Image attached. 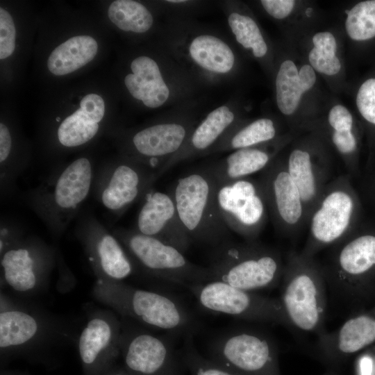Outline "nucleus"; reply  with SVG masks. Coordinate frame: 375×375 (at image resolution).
I'll return each instance as SVG.
<instances>
[{"label": "nucleus", "instance_id": "nucleus-30", "mask_svg": "<svg viewBox=\"0 0 375 375\" xmlns=\"http://www.w3.org/2000/svg\"><path fill=\"white\" fill-rule=\"evenodd\" d=\"M99 130V124L89 122L76 110L60 123L56 135L61 146L74 148L92 140Z\"/></svg>", "mask_w": 375, "mask_h": 375}, {"label": "nucleus", "instance_id": "nucleus-15", "mask_svg": "<svg viewBox=\"0 0 375 375\" xmlns=\"http://www.w3.org/2000/svg\"><path fill=\"white\" fill-rule=\"evenodd\" d=\"M53 250L35 237H24L1 255L5 282L18 292H29L47 276Z\"/></svg>", "mask_w": 375, "mask_h": 375}, {"label": "nucleus", "instance_id": "nucleus-12", "mask_svg": "<svg viewBox=\"0 0 375 375\" xmlns=\"http://www.w3.org/2000/svg\"><path fill=\"white\" fill-rule=\"evenodd\" d=\"M217 204L228 228L246 241H255L268 218V207L258 180L251 177L218 185Z\"/></svg>", "mask_w": 375, "mask_h": 375}, {"label": "nucleus", "instance_id": "nucleus-38", "mask_svg": "<svg viewBox=\"0 0 375 375\" xmlns=\"http://www.w3.org/2000/svg\"><path fill=\"white\" fill-rule=\"evenodd\" d=\"M24 237L23 228L19 222L8 217H2L0 222L1 255Z\"/></svg>", "mask_w": 375, "mask_h": 375}, {"label": "nucleus", "instance_id": "nucleus-17", "mask_svg": "<svg viewBox=\"0 0 375 375\" xmlns=\"http://www.w3.org/2000/svg\"><path fill=\"white\" fill-rule=\"evenodd\" d=\"M126 367L138 375H177L176 352L165 337L143 331L122 333Z\"/></svg>", "mask_w": 375, "mask_h": 375}, {"label": "nucleus", "instance_id": "nucleus-45", "mask_svg": "<svg viewBox=\"0 0 375 375\" xmlns=\"http://www.w3.org/2000/svg\"><path fill=\"white\" fill-rule=\"evenodd\" d=\"M112 375H123V374H112Z\"/></svg>", "mask_w": 375, "mask_h": 375}, {"label": "nucleus", "instance_id": "nucleus-3", "mask_svg": "<svg viewBox=\"0 0 375 375\" xmlns=\"http://www.w3.org/2000/svg\"><path fill=\"white\" fill-rule=\"evenodd\" d=\"M214 248L208 266L212 281L254 292L281 283L285 261L277 249L256 240H228Z\"/></svg>", "mask_w": 375, "mask_h": 375}, {"label": "nucleus", "instance_id": "nucleus-41", "mask_svg": "<svg viewBox=\"0 0 375 375\" xmlns=\"http://www.w3.org/2000/svg\"><path fill=\"white\" fill-rule=\"evenodd\" d=\"M260 3L268 14L278 19L288 17L295 5L293 0H262Z\"/></svg>", "mask_w": 375, "mask_h": 375}, {"label": "nucleus", "instance_id": "nucleus-28", "mask_svg": "<svg viewBox=\"0 0 375 375\" xmlns=\"http://www.w3.org/2000/svg\"><path fill=\"white\" fill-rule=\"evenodd\" d=\"M306 92L294 62L290 60L283 62L276 78V103L280 111L285 115L293 114Z\"/></svg>", "mask_w": 375, "mask_h": 375}, {"label": "nucleus", "instance_id": "nucleus-36", "mask_svg": "<svg viewBox=\"0 0 375 375\" xmlns=\"http://www.w3.org/2000/svg\"><path fill=\"white\" fill-rule=\"evenodd\" d=\"M356 101L362 117L375 125V78L366 80L360 85Z\"/></svg>", "mask_w": 375, "mask_h": 375}, {"label": "nucleus", "instance_id": "nucleus-22", "mask_svg": "<svg viewBox=\"0 0 375 375\" xmlns=\"http://www.w3.org/2000/svg\"><path fill=\"white\" fill-rule=\"evenodd\" d=\"M121 327L112 316L97 315L91 318L78 339V351L83 363L93 364L107 351H115L121 342Z\"/></svg>", "mask_w": 375, "mask_h": 375}, {"label": "nucleus", "instance_id": "nucleus-4", "mask_svg": "<svg viewBox=\"0 0 375 375\" xmlns=\"http://www.w3.org/2000/svg\"><path fill=\"white\" fill-rule=\"evenodd\" d=\"M217 188L208 167L188 172L178 178L168 191L192 240L214 247L230 240L231 231L218 210Z\"/></svg>", "mask_w": 375, "mask_h": 375}, {"label": "nucleus", "instance_id": "nucleus-1", "mask_svg": "<svg viewBox=\"0 0 375 375\" xmlns=\"http://www.w3.org/2000/svg\"><path fill=\"white\" fill-rule=\"evenodd\" d=\"M94 176L91 160L78 158L53 169L26 193V202L49 230L60 237L78 215L92 192Z\"/></svg>", "mask_w": 375, "mask_h": 375}, {"label": "nucleus", "instance_id": "nucleus-40", "mask_svg": "<svg viewBox=\"0 0 375 375\" xmlns=\"http://www.w3.org/2000/svg\"><path fill=\"white\" fill-rule=\"evenodd\" d=\"M328 123L333 131L353 129V117L348 109L342 105H336L331 109Z\"/></svg>", "mask_w": 375, "mask_h": 375}, {"label": "nucleus", "instance_id": "nucleus-6", "mask_svg": "<svg viewBox=\"0 0 375 375\" xmlns=\"http://www.w3.org/2000/svg\"><path fill=\"white\" fill-rule=\"evenodd\" d=\"M113 234L119 239L135 267L161 280L183 285L212 281L208 267L191 262L175 247L144 235L135 230L117 228Z\"/></svg>", "mask_w": 375, "mask_h": 375}, {"label": "nucleus", "instance_id": "nucleus-31", "mask_svg": "<svg viewBox=\"0 0 375 375\" xmlns=\"http://www.w3.org/2000/svg\"><path fill=\"white\" fill-rule=\"evenodd\" d=\"M276 135L274 122L268 118L256 119L235 131L224 142L223 148L240 149L272 141Z\"/></svg>", "mask_w": 375, "mask_h": 375}, {"label": "nucleus", "instance_id": "nucleus-27", "mask_svg": "<svg viewBox=\"0 0 375 375\" xmlns=\"http://www.w3.org/2000/svg\"><path fill=\"white\" fill-rule=\"evenodd\" d=\"M39 329L38 322L31 315L18 310L0 313V347L10 348L24 344L34 338Z\"/></svg>", "mask_w": 375, "mask_h": 375}, {"label": "nucleus", "instance_id": "nucleus-7", "mask_svg": "<svg viewBox=\"0 0 375 375\" xmlns=\"http://www.w3.org/2000/svg\"><path fill=\"white\" fill-rule=\"evenodd\" d=\"M357 200L349 177L340 175L326 186L307 222V240L301 252L315 258L353 231Z\"/></svg>", "mask_w": 375, "mask_h": 375}, {"label": "nucleus", "instance_id": "nucleus-21", "mask_svg": "<svg viewBox=\"0 0 375 375\" xmlns=\"http://www.w3.org/2000/svg\"><path fill=\"white\" fill-rule=\"evenodd\" d=\"M124 83L135 99L142 101L144 106L156 108L162 106L168 99L169 90L162 77L158 64L147 56L135 58Z\"/></svg>", "mask_w": 375, "mask_h": 375}, {"label": "nucleus", "instance_id": "nucleus-14", "mask_svg": "<svg viewBox=\"0 0 375 375\" xmlns=\"http://www.w3.org/2000/svg\"><path fill=\"white\" fill-rule=\"evenodd\" d=\"M74 233L99 279L121 281L133 273L135 265L121 242L93 215L80 216Z\"/></svg>", "mask_w": 375, "mask_h": 375}, {"label": "nucleus", "instance_id": "nucleus-26", "mask_svg": "<svg viewBox=\"0 0 375 375\" xmlns=\"http://www.w3.org/2000/svg\"><path fill=\"white\" fill-rule=\"evenodd\" d=\"M189 52L201 67L215 73H227L233 68L235 56L231 48L219 38L202 35L190 43Z\"/></svg>", "mask_w": 375, "mask_h": 375}, {"label": "nucleus", "instance_id": "nucleus-29", "mask_svg": "<svg viewBox=\"0 0 375 375\" xmlns=\"http://www.w3.org/2000/svg\"><path fill=\"white\" fill-rule=\"evenodd\" d=\"M110 21L125 31L142 33L151 27L152 15L142 3L132 0H117L108 10Z\"/></svg>", "mask_w": 375, "mask_h": 375}, {"label": "nucleus", "instance_id": "nucleus-16", "mask_svg": "<svg viewBox=\"0 0 375 375\" xmlns=\"http://www.w3.org/2000/svg\"><path fill=\"white\" fill-rule=\"evenodd\" d=\"M185 253L192 240L183 226L170 194L151 188L142 198L133 228Z\"/></svg>", "mask_w": 375, "mask_h": 375}, {"label": "nucleus", "instance_id": "nucleus-13", "mask_svg": "<svg viewBox=\"0 0 375 375\" xmlns=\"http://www.w3.org/2000/svg\"><path fill=\"white\" fill-rule=\"evenodd\" d=\"M258 181L275 228L285 237H296L306 226L307 218L302 197L285 161L273 160L260 172Z\"/></svg>", "mask_w": 375, "mask_h": 375}, {"label": "nucleus", "instance_id": "nucleus-18", "mask_svg": "<svg viewBox=\"0 0 375 375\" xmlns=\"http://www.w3.org/2000/svg\"><path fill=\"white\" fill-rule=\"evenodd\" d=\"M188 128L182 123L165 122L136 132L130 140L131 159L160 172L163 166L184 146Z\"/></svg>", "mask_w": 375, "mask_h": 375}, {"label": "nucleus", "instance_id": "nucleus-39", "mask_svg": "<svg viewBox=\"0 0 375 375\" xmlns=\"http://www.w3.org/2000/svg\"><path fill=\"white\" fill-rule=\"evenodd\" d=\"M77 110L89 122L99 124L105 113L104 101L99 95L89 94L82 99Z\"/></svg>", "mask_w": 375, "mask_h": 375}, {"label": "nucleus", "instance_id": "nucleus-10", "mask_svg": "<svg viewBox=\"0 0 375 375\" xmlns=\"http://www.w3.org/2000/svg\"><path fill=\"white\" fill-rule=\"evenodd\" d=\"M328 249L320 263L328 293L344 303L356 293L360 281L375 268V235L352 231Z\"/></svg>", "mask_w": 375, "mask_h": 375}, {"label": "nucleus", "instance_id": "nucleus-19", "mask_svg": "<svg viewBox=\"0 0 375 375\" xmlns=\"http://www.w3.org/2000/svg\"><path fill=\"white\" fill-rule=\"evenodd\" d=\"M312 153L305 147H296L285 160L288 172L302 197L307 222L324 190L331 181L332 169L327 160Z\"/></svg>", "mask_w": 375, "mask_h": 375}, {"label": "nucleus", "instance_id": "nucleus-9", "mask_svg": "<svg viewBox=\"0 0 375 375\" xmlns=\"http://www.w3.org/2000/svg\"><path fill=\"white\" fill-rule=\"evenodd\" d=\"M188 288L200 306L209 311L249 322L291 327L278 299L241 290L219 281L194 284Z\"/></svg>", "mask_w": 375, "mask_h": 375}, {"label": "nucleus", "instance_id": "nucleus-23", "mask_svg": "<svg viewBox=\"0 0 375 375\" xmlns=\"http://www.w3.org/2000/svg\"><path fill=\"white\" fill-rule=\"evenodd\" d=\"M234 119L233 112L226 106L210 112L193 131L188 141V147H184L163 166L160 174L162 175L178 162L209 149L225 133Z\"/></svg>", "mask_w": 375, "mask_h": 375}, {"label": "nucleus", "instance_id": "nucleus-34", "mask_svg": "<svg viewBox=\"0 0 375 375\" xmlns=\"http://www.w3.org/2000/svg\"><path fill=\"white\" fill-rule=\"evenodd\" d=\"M229 26L238 43L246 49L251 48L254 56L260 58L267 51V46L260 29L251 17L237 12L228 19Z\"/></svg>", "mask_w": 375, "mask_h": 375}, {"label": "nucleus", "instance_id": "nucleus-25", "mask_svg": "<svg viewBox=\"0 0 375 375\" xmlns=\"http://www.w3.org/2000/svg\"><path fill=\"white\" fill-rule=\"evenodd\" d=\"M98 44L88 35H78L60 44L50 54L47 67L54 75L72 73L90 62L96 56Z\"/></svg>", "mask_w": 375, "mask_h": 375}, {"label": "nucleus", "instance_id": "nucleus-20", "mask_svg": "<svg viewBox=\"0 0 375 375\" xmlns=\"http://www.w3.org/2000/svg\"><path fill=\"white\" fill-rule=\"evenodd\" d=\"M319 335V352L331 362H338L375 341V318L365 315L353 317L335 331Z\"/></svg>", "mask_w": 375, "mask_h": 375}, {"label": "nucleus", "instance_id": "nucleus-32", "mask_svg": "<svg viewBox=\"0 0 375 375\" xmlns=\"http://www.w3.org/2000/svg\"><path fill=\"white\" fill-rule=\"evenodd\" d=\"M314 47L308 58L310 66L319 73L335 75L341 68V63L335 55L337 44L335 37L330 32H319L312 38Z\"/></svg>", "mask_w": 375, "mask_h": 375}, {"label": "nucleus", "instance_id": "nucleus-35", "mask_svg": "<svg viewBox=\"0 0 375 375\" xmlns=\"http://www.w3.org/2000/svg\"><path fill=\"white\" fill-rule=\"evenodd\" d=\"M183 360L192 375H241L201 356L194 345L192 333L186 335L183 346Z\"/></svg>", "mask_w": 375, "mask_h": 375}, {"label": "nucleus", "instance_id": "nucleus-24", "mask_svg": "<svg viewBox=\"0 0 375 375\" xmlns=\"http://www.w3.org/2000/svg\"><path fill=\"white\" fill-rule=\"evenodd\" d=\"M273 161L272 153L252 147L235 150L210 167L218 185L261 172Z\"/></svg>", "mask_w": 375, "mask_h": 375}, {"label": "nucleus", "instance_id": "nucleus-42", "mask_svg": "<svg viewBox=\"0 0 375 375\" xmlns=\"http://www.w3.org/2000/svg\"><path fill=\"white\" fill-rule=\"evenodd\" d=\"M299 77L306 91L313 87L317 78L314 69L309 65H303L301 67Z\"/></svg>", "mask_w": 375, "mask_h": 375}, {"label": "nucleus", "instance_id": "nucleus-43", "mask_svg": "<svg viewBox=\"0 0 375 375\" xmlns=\"http://www.w3.org/2000/svg\"><path fill=\"white\" fill-rule=\"evenodd\" d=\"M372 360L369 356H364L360 361L361 375H372Z\"/></svg>", "mask_w": 375, "mask_h": 375}, {"label": "nucleus", "instance_id": "nucleus-33", "mask_svg": "<svg viewBox=\"0 0 375 375\" xmlns=\"http://www.w3.org/2000/svg\"><path fill=\"white\" fill-rule=\"evenodd\" d=\"M346 12L345 28L349 38L362 41L375 37V0L360 1Z\"/></svg>", "mask_w": 375, "mask_h": 375}, {"label": "nucleus", "instance_id": "nucleus-5", "mask_svg": "<svg viewBox=\"0 0 375 375\" xmlns=\"http://www.w3.org/2000/svg\"><path fill=\"white\" fill-rule=\"evenodd\" d=\"M97 288V293L110 306L145 325L173 334L193 333V317L180 301L169 294L102 279L98 280Z\"/></svg>", "mask_w": 375, "mask_h": 375}, {"label": "nucleus", "instance_id": "nucleus-46", "mask_svg": "<svg viewBox=\"0 0 375 375\" xmlns=\"http://www.w3.org/2000/svg\"><path fill=\"white\" fill-rule=\"evenodd\" d=\"M326 375H331V374H326Z\"/></svg>", "mask_w": 375, "mask_h": 375}, {"label": "nucleus", "instance_id": "nucleus-8", "mask_svg": "<svg viewBox=\"0 0 375 375\" xmlns=\"http://www.w3.org/2000/svg\"><path fill=\"white\" fill-rule=\"evenodd\" d=\"M209 353L210 359L241 375H281L276 344L257 330L227 331L212 341Z\"/></svg>", "mask_w": 375, "mask_h": 375}, {"label": "nucleus", "instance_id": "nucleus-37", "mask_svg": "<svg viewBox=\"0 0 375 375\" xmlns=\"http://www.w3.org/2000/svg\"><path fill=\"white\" fill-rule=\"evenodd\" d=\"M15 28L11 15L0 8V58L10 56L15 50Z\"/></svg>", "mask_w": 375, "mask_h": 375}, {"label": "nucleus", "instance_id": "nucleus-2", "mask_svg": "<svg viewBox=\"0 0 375 375\" xmlns=\"http://www.w3.org/2000/svg\"><path fill=\"white\" fill-rule=\"evenodd\" d=\"M281 283L278 300L291 327L323 333L328 293L320 263L301 251H290Z\"/></svg>", "mask_w": 375, "mask_h": 375}, {"label": "nucleus", "instance_id": "nucleus-11", "mask_svg": "<svg viewBox=\"0 0 375 375\" xmlns=\"http://www.w3.org/2000/svg\"><path fill=\"white\" fill-rule=\"evenodd\" d=\"M160 176L158 170L126 158L95 172L92 190L104 208L120 217L144 197Z\"/></svg>", "mask_w": 375, "mask_h": 375}, {"label": "nucleus", "instance_id": "nucleus-44", "mask_svg": "<svg viewBox=\"0 0 375 375\" xmlns=\"http://www.w3.org/2000/svg\"><path fill=\"white\" fill-rule=\"evenodd\" d=\"M168 1V2H170V3H182V2H185V1H183V0H178V1H177V0H174V1H172V0H170V1Z\"/></svg>", "mask_w": 375, "mask_h": 375}]
</instances>
